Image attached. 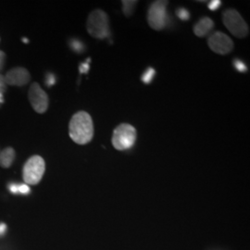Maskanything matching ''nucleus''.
I'll list each match as a JSON object with an SVG mask.
<instances>
[{"mask_svg":"<svg viewBox=\"0 0 250 250\" xmlns=\"http://www.w3.org/2000/svg\"><path fill=\"white\" fill-rule=\"evenodd\" d=\"M31 79L30 73L25 68L17 67L11 69L5 76V82L9 85H16V86H22L25 85Z\"/></svg>","mask_w":250,"mask_h":250,"instance_id":"nucleus-9","label":"nucleus"},{"mask_svg":"<svg viewBox=\"0 0 250 250\" xmlns=\"http://www.w3.org/2000/svg\"><path fill=\"white\" fill-rule=\"evenodd\" d=\"M90 60H87V62L82 63L80 65V72L81 73H87L89 71V64L88 62Z\"/></svg>","mask_w":250,"mask_h":250,"instance_id":"nucleus-19","label":"nucleus"},{"mask_svg":"<svg viewBox=\"0 0 250 250\" xmlns=\"http://www.w3.org/2000/svg\"><path fill=\"white\" fill-rule=\"evenodd\" d=\"M223 22L232 36L245 38L250 34V28L238 11L228 9L223 13Z\"/></svg>","mask_w":250,"mask_h":250,"instance_id":"nucleus-4","label":"nucleus"},{"mask_svg":"<svg viewBox=\"0 0 250 250\" xmlns=\"http://www.w3.org/2000/svg\"><path fill=\"white\" fill-rule=\"evenodd\" d=\"M221 5H222V2L220 0H212V1L208 2V7L211 11H215L221 7Z\"/></svg>","mask_w":250,"mask_h":250,"instance_id":"nucleus-17","label":"nucleus"},{"mask_svg":"<svg viewBox=\"0 0 250 250\" xmlns=\"http://www.w3.org/2000/svg\"><path fill=\"white\" fill-rule=\"evenodd\" d=\"M86 29L90 36L97 39H105L109 36V20L105 11L95 9L87 18Z\"/></svg>","mask_w":250,"mask_h":250,"instance_id":"nucleus-2","label":"nucleus"},{"mask_svg":"<svg viewBox=\"0 0 250 250\" xmlns=\"http://www.w3.org/2000/svg\"><path fill=\"white\" fill-rule=\"evenodd\" d=\"M136 141V130L133 125L122 124L113 131L111 143L117 150H128Z\"/></svg>","mask_w":250,"mask_h":250,"instance_id":"nucleus-3","label":"nucleus"},{"mask_svg":"<svg viewBox=\"0 0 250 250\" xmlns=\"http://www.w3.org/2000/svg\"><path fill=\"white\" fill-rule=\"evenodd\" d=\"M72 49L76 52H82V51H83V48H84L83 43H81L80 41H78V40H73L72 41Z\"/></svg>","mask_w":250,"mask_h":250,"instance_id":"nucleus-16","label":"nucleus"},{"mask_svg":"<svg viewBox=\"0 0 250 250\" xmlns=\"http://www.w3.org/2000/svg\"><path fill=\"white\" fill-rule=\"evenodd\" d=\"M123 3V11L126 17H130L134 13V8L137 4V1L134 0H124Z\"/></svg>","mask_w":250,"mask_h":250,"instance_id":"nucleus-12","label":"nucleus"},{"mask_svg":"<svg viewBox=\"0 0 250 250\" xmlns=\"http://www.w3.org/2000/svg\"><path fill=\"white\" fill-rule=\"evenodd\" d=\"M176 14H177L178 18L183 20V21H188L190 18L189 11L186 9H183V8H180V9H177Z\"/></svg>","mask_w":250,"mask_h":250,"instance_id":"nucleus-14","label":"nucleus"},{"mask_svg":"<svg viewBox=\"0 0 250 250\" xmlns=\"http://www.w3.org/2000/svg\"><path fill=\"white\" fill-rule=\"evenodd\" d=\"M15 150L12 147H7L0 152V166L9 168L14 161Z\"/></svg>","mask_w":250,"mask_h":250,"instance_id":"nucleus-11","label":"nucleus"},{"mask_svg":"<svg viewBox=\"0 0 250 250\" xmlns=\"http://www.w3.org/2000/svg\"><path fill=\"white\" fill-rule=\"evenodd\" d=\"M233 65L235 67V69L240 72H246L248 71V67L244 64V62H242L241 61L239 60H235L233 62Z\"/></svg>","mask_w":250,"mask_h":250,"instance_id":"nucleus-15","label":"nucleus"},{"mask_svg":"<svg viewBox=\"0 0 250 250\" xmlns=\"http://www.w3.org/2000/svg\"><path fill=\"white\" fill-rule=\"evenodd\" d=\"M169 1L158 0L155 1L149 7L147 11V22L153 30L161 31L167 21V6Z\"/></svg>","mask_w":250,"mask_h":250,"instance_id":"nucleus-6","label":"nucleus"},{"mask_svg":"<svg viewBox=\"0 0 250 250\" xmlns=\"http://www.w3.org/2000/svg\"><path fill=\"white\" fill-rule=\"evenodd\" d=\"M45 83L48 86H51L55 83V77H54L53 74H48L47 75V78L45 80Z\"/></svg>","mask_w":250,"mask_h":250,"instance_id":"nucleus-21","label":"nucleus"},{"mask_svg":"<svg viewBox=\"0 0 250 250\" xmlns=\"http://www.w3.org/2000/svg\"><path fill=\"white\" fill-rule=\"evenodd\" d=\"M7 232V225L5 224H0V236L4 235Z\"/></svg>","mask_w":250,"mask_h":250,"instance_id":"nucleus-23","label":"nucleus"},{"mask_svg":"<svg viewBox=\"0 0 250 250\" xmlns=\"http://www.w3.org/2000/svg\"><path fill=\"white\" fill-rule=\"evenodd\" d=\"M9 191L13 194H18L19 193V185L15 183H11L9 185Z\"/></svg>","mask_w":250,"mask_h":250,"instance_id":"nucleus-20","label":"nucleus"},{"mask_svg":"<svg viewBox=\"0 0 250 250\" xmlns=\"http://www.w3.org/2000/svg\"><path fill=\"white\" fill-rule=\"evenodd\" d=\"M29 101L37 113L43 114L48 108V97L37 83H33L28 93Z\"/></svg>","mask_w":250,"mask_h":250,"instance_id":"nucleus-8","label":"nucleus"},{"mask_svg":"<svg viewBox=\"0 0 250 250\" xmlns=\"http://www.w3.org/2000/svg\"><path fill=\"white\" fill-rule=\"evenodd\" d=\"M19 193L22 195H28L30 193V188L25 184L19 185Z\"/></svg>","mask_w":250,"mask_h":250,"instance_id":"nucleus-18","label":"nucleus"},{"mask_svg":"<svg viewBox=\"0 0 250 250\" xmlns=\"http://www.w3.org/2000/svg\"><path fill=\"white\" fill-rule=\"evenodd\" d=\"M69 134L74 143L86 145L94 136L93 120L85 111L75 113L69 125Z\"/></svg>","mask_w":250,"mask_h":250,"instance_id":"nucleus-1","label":"nucleus"},{"mask_svg":"<svg viewBox=\"0 0 250 250\" xmlns=\"http://www.w3.org/2000/svg\"><path fill=\"white\" fill-rule=\"evenodd\" d=\"M208 45L209 48L219 55L229 54L233 48L232 39L222 32H214L208 38Z\"/></svg>","mask_w":250,"mask_h":250,"instance_id":"nucleus-7","label":"nucleus"},{"mask_svg":"<svg viewBox=\"0 0 250 250\" xmlns=\"http://www.w3.org/2000/svg\"><path fill=\"white\" fill-rule=\"evenodd\" d=\"M5 58H6V54L4 53L3 51H0V70L3 68Z\"/></svg>","mask_w":250,"mask_h":250,"instance_id":"nucleus-22","label":"nucleus"},{"mask_svg":"<svg viewBox=\"0 0 250 250\" xmlns=\"http://www.w3.org/2000/svg\"><path fill=\"white\" fill-rule=\"evenodd\" d=\"M214 28L213 21L208 17L200 19L194 25V33L198 37L208 36Z\"/></svg>","mask_w":250,"mask_h":250,"instance_id":"nucleus-10","label":"nucleus"},{"mask_svg":"<svg viewBox=\"0 0 250 250\" xmlns=\"http://www.w3.org/2000/svg\"><path fill=\"white\" fill-rule=\"evenodd\" d=\"M154 75H155V70L152 69V68H148L146 72H144L141 80H142V82L145 83L146 84H148V83H150L152 80H153Z\"/></svg>","mask_w":250,"mask_h":250,"instance_id":"nucleus-13","label":"nucleus"},{"mask_svg":"<svg viewBox=\"0 0 250 250\" xmlns=\"http://www.w3.org/2000/svg\"><path fill=\"white\" fill-rule=\"evenodd\" d=\"M45 163L44 159L40 156H33L28 159L24 164L22 175L27 185L36 186L40 183L45 173Z\"/></svg>","mask_w":250,"mask_h":250,"instance_id":"nucleus-5","label":"nucleus"}]
</instances>
